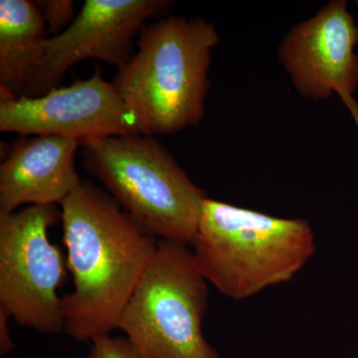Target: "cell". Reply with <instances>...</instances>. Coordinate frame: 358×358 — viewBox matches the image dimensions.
<instances>
[{"instance_id": "cell-1", "label": "cell", "mask_w": 358, "mask_h": 358, "mask_svg": "<svg viewBox=\"0 0 358 358\" xmlns=\"http://www.w3.org/2000/svg\"><path fill=\"white\" fill-rule=\"evenodd\" d=\"M61 205L73 289L61 298L64 331L92 341L119 329L120 319L159 241L112 196L82 181Z\"/></svg>"}, {"instance_id": "cell-2", "label": "cell", "mask_w": 358, "mask_h": 358, "mask_svg": "<svg viewBox=\"0 0 358 358\" xmlns=\"http://www.w3.org/2000/svg\"><path fill=\"white\" fill-rule=\"evenodd\" d=\"M219 40L213 23L199 18L169 16L143 26L138 50L112 82L141 134H173L201 122Z\"/></svg>"}, {"instance_id": "cell-3", "label": "cell", "mask_w": 358, "mask_h": 358, "mask_svg": "<svg viewBox=\"0 0 358 358\" xmlns=\"http://www.w3.org/2000/svg\"><path fill=\"white\" fill-rule=\"evenodd\" d=\"M192 250L207 282L231 300L245 301L292 281L317 243L305 219L274 217L207 197Z\"/></svg>"}, {"instance_id": "cell-4", "label": "cell", "mask_w": 358, "mask_h": 358, "mask_svg": "<svg viewBox=\"0 0 358 358\" xmlns=\"http://www.w3.org/2000/svg\"><path fill=\"white\" fill-rule=\"evenodd\" d=\"M83 166L141 230L192 248L207 196L152 136L82 143Z\"/></svg>"}, {"instance_id": "cell-5", "label": "cell", "mask_w": 358, "mask_h": 358, "mask_svg": "<svg viewBox=\"0 0 358 358\" xmlns=\"http://www.w3.org/2000/svg\"><path fill=\"white\" fill-rule=\"evenodd\" d=\"M207 284L190 247L159 241L119 322L141 358H219L202 329Z\"/></svg>"}, {"instance_id": "cell-6", "label": "cell", "mask_w": 358, "mask_h": 358, "mask_svg": "<svg viewBox=\"0 0 358 358\" xmlns=\"http://www.w3.org/2000/svg\"><path fill=\"white\" fill-rule=\"evenodd\" d=\"M59 220L55 205L0 212V308L21 326L43 334L65 327L57 291L67 260L48 238Z\"/></svg>"}, {"instance_id": "cell-7", "label": "cell", "mask_w": 358, "mask_h": 358, "mask_svg": "<svg viewBox=\"0 0 358 358\" xmlns=\"http://www.w3.org/2000/svg\"><path fill=\"white\" fill-rule=\"evenodd\" d=\"M0 131L86 141L138 134V121L100 70L36 98L0 100Z\"/></svg>"}, {"instance_id": "cell-8", "label": "cell", "mask_w": 358, "mask_h": 358, "mask_svg": "<svg viewBox=\"0 0 358 358\" xmlns=\"http://www.w3.org/2000/svg\"><path fill=\"white\" fill-rule=\"evenodd\" d=\"M358 27L345 0H334L294 26L280 45L279 57L300 95L327 100L336 93L358 129Z\"/></svg>"}, {"instance_id": "cell-9", "label": "cell", "mask_w": 358, "mask_h": 358, "mask_svg": "<svg viewBox=\"0 0 358 358\" xmlns=\"http://www.w3.org/2000/svg\"><path fill=\"white\" fill-rule=\"evenodd\" d=\"M171 6L166 0H86L72 24L49 37L38 72L23 96L36 98L57 88L66 73L86 59L121 67L145 21Z\"/></svg>"}, {"instance_id": "cell-10", "label": "cell", "mask_w": 358, "mask_h": 358, "mask_svg": "<svg viewBox=\"0 0 358 358\" xmlns=\"http://www.w3.org/2000/svg\"><path fill=\"white\" fill-rule=\"evenodd\" d=\"M79 147L60 136L18 138L0 164V212L62 203L83 181L75 164Z\"/></svg>"}, {"instance_id": "cell-11", "label": "cell", "mask_w": 358, "mask_h": 358, "mask_svg": "<svg viewBox=\"0 0 358 358\" xmlns=\"http://www.w3.org/2000/svg\"><path fill=\"white\" fill-rule=\"evenodd\" d=\"M48 34L35 2L0 1V100L24 95L43 61Z\"/></svg>"}, {"instance_id": "cell-12", "label": "cell", "mask_w": 358, "mask_h": 358, "mask_svg": "<svg viewBox=\"0 0 358 358\" xmlns=\"http://www.w3.org/2000/svg\"><path fill=\"white\" fill-rule=\"evenodd\" d=\"M49 34H60L76 18L72 0H38L35 1Z\"/></svg>"}, {"instance_id": "cell-13", "label": "cell", "mask_w": 358, "mask_h": 358, "mask_svg": "<svg viewBox=\"0 0 358 358\" xmlns=\"http://www.w3.org/2000/svg\"><path fill=\"white\" fill-rule=\"evenodd\" d=\"M88 358H141L127 338L106 336L92 343Z\"/></svg>"}, {"instance_id": "cell-14", "label": "cell", "mask_w": 358, "mask_h": 358, "mask_svg": "<svg viewBox=\"0 0 358 358\" xmlns=\"http://www.w3.org/2000/svg\"><path fill=\"white\" fill-rule=\"evenodd\" d=\"M10 317V315L6 310L0 308V355L1 357H6L15 348L8 327V320Z\"/></svg>"}, {"instance_id": "cell-15", "label": "cell", "mask_w": 358, "mask_h": 358, "mask_svg": "<svg viewBox=\"0 0 358 358\" xmlns=\"http://www.w3.org/2000/svg\"><path fill=\"white\" fill-rule=\"evenodd\" d=\"M357 6H358V1H357Z\"/></svg>"}]
</instances>
